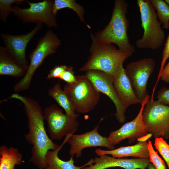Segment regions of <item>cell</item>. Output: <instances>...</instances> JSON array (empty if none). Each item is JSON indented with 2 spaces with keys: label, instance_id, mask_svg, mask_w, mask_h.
<instances>
[{
  "label": "cell",
  "instance_id": "obj_23",
  "mask_svg": "<svg viewBox=\"0 0 169 169\" xmlns=\"http://www.w3.org/2000/svg\"><path fill=\"white\" fill-rule=\"evenodd\" d=\"M156 11V14L160 22L165 29L169 28V6L162 0H150Z\"/></svg>",
  "mask_w": 169,
  "mask_h": 169
},
{
  "label": "cell",
  "instance_id": "obj_7",
  "mask_svg": "<svg viewBox=\"0 0 169 169\" xmlns=\"http://www.w3.org/2000/svg\"><path fill=\"white\" fill-rule=\"evenodd\" d=\"M142 116L148 132L154 137L169 138V106L150 99Z\"/></svg>",
  "mask_w": 169,
  "mask_h": 169
},
{
  "label": "cell",
  "instance_id": "obj_19",
  "mask_svg": "<svg viewBox=\"0 0 169 169\" xmlns=\"http://www.w3.org/2000/svg\"><path fill=\"white\" fill-rule=\"evenodd\" d=\"M26 71L10 56L4 47H0V75L15 77H23Z\"/></svg>",
  "mask_w": 169,
  "mask_h": 169
},
{
  "label": "cell",
  "instance_id": "obj_14",
  "mask_svg": "<svg viewBox=\"0 0 169 169\" xmlns=\"http://www.w3.org/2000/svg\"><path fill=\"white\" fill-rule=\"evenodd\" d=\"M99 127L98 124L90 131L79 135L72 134L67 141L70 146V155L73 156L75 155L78 158L81 156L83 149L90 147L103 146L109 150L115 149L114 146L110 143L108 137L99 134Z\"/></svg>",
  "mask_w": 169,
  "mask_h": 169
},
{
  "label": "cell",
  "instance_id": "obj_8",
  "mask_svg": "<svg viewBox=\"0 0 169 169\" xmlns=\"http://www.w3.org/2000/svg\"><path fill=\"white\" fill-rule=\"evenodd\" d=\"M54 2L52 0H44L32 3L27 1L29 7L22 8L17 5L13 6L12 13L23 23H44L49 28H57L56 15L53 13Z\"/></svg>",
  "mask_w": 169,
  "mask_h": 169
},
{
  "label": "cell",
  "instance_id": "obj_33",
  "mask_svg": "<svg viewBox=\"0 0 169 169\" xmlns=\"http://www.w3.org/2000/svg\"><path fill=\"white\" fill-rule=\"evenodd\" d=\"M164 1L169 6V0H165Z\"/></svg>",
  "mask_w": 169,
  "mask_h": 169
},
{
  "label": "cell",
  "instance_id": "obj_13",
  "mask_svg": "<svg viewBox=\"0 0 169 169\" xmlns=\"http://www.w3.org/2000/svg\"><path fill=\"white\" fill-rule=\"evenodd\" d=\"M85 75L100 92L106 95L114 103L116 109L115 117L120 123H123L126 118L125 111L115 88L113 78L104 72L96 70L87 71Z\"/></svg>",
  "mask_w": 169,
  "mask_h": 169
},
{
  "label": "cell",
  "instance_id": "obj_6",
  "mask_svg": "<svg viewBox=\"0 0 169 169\" xmlns=\"http://www.w3.org/2000/svg\"><path fill=\"white\" fill-rule=\"evenodd\" d=\"M64 90L75 111L81 113L93 109L100 100V92L85 74L76 76V81L65 85Z\"/></svg>",
  "mask_w": 169,
  "mask_h": 169
},
{
  "label": "cell",
  "instance_id": "obj_3",
  "mask_svg": "<svg viewBox=\"0 0 169 169\" xmlns=\"http://www.w3.org/2000/svg\"><path fill=\"white\" fill-rule=\"evenodd\" d=\"M128 7L125 0H115L109 23L103 29L93 34L100 42L115 44L120 50L133 54L135 48L130 43L127 33L129 23L126 16Z\"/></svg>",
  "mask_w": 169,
  "mask_h": 169
},
{
  "label": "cell",
  "instance_id": "obj_15",
  "mask_svg": "<svg viewBox=\"0 0 169 169\" xmlns=\"http://www.w3.org/2000/svg\"><path fill=\"white\" fill-rule=\"evenodd\" d=\"M150 162L148 158H116L107 155L93 159L94 164L82 169H106L119 167L125 169H146Z\"/></svg>",
  "mask_w": 169,
  "mask_h": 169
},
{
  "label": "cell",
  "instance_id": "obj_11",
  "mask_svg": "<svg viewBox=\"0 0 169 169\" xmlns=\"http://www.w3.org/2000/svg\"><path fill=\"white\" fill-rule=\"evenodd\" d=\"M43 23L37 24L28 33L18 35L1 33L5 48L11 58L20 66L25 70L28 65L26 57V50L29 42L39 32L43 27Z\"/></svg>",
  "mask_w": 169,
  "mask_h": 169
},
{
  "label": "cell",
  "instance_id": "obj_16",
  "mask_svg": "<svg viewBox=\"0 0 169 169\" xmlns=\"http://www.w3.org/2000/svg\"><path fill=\"white\" fill-rule=\"evenodd\" d=\"M113 83L125 111L131 105L141 104L125 74L123 63H121L118 68L113 78Z\"/></svg>",
  "mask_w": 169,
  "mask_h": 169
},
{
  "label": "cell",
  "instance_id": "obj_27",
  "mask_svg": "<svg viewBox=\"0 0 169 169\" xmlns=\"http://www.w3.org/2000/svg\"><path fill=\"white\" fill-rule=\"evenodd\" d=\"M169 58V34L167 38L166 42L165 44L162 53V59L161 63L160 70L157 76V78L155 86L153 88L152 92H154L156 87L161 78V74L166 61Z\"/></svg>",
  "mask_w": 169,
  "mask_h": 169
},
{
  "label": "cell",
  "instance_id": "obj_20",
  "mask_svg": "<svg viewBox=\"0 0 169 169\" xmlns=\"http://www.w3.org/2000/svg\"><path fill=\"white\" fill-rule=\"evenodd\" d=\"M0 169H15V166L23 162L22 154L17 149L8 147L3 145L0 147Z\"/></svg>",
  "mask_w": 169,
  "mask_h": 169
},
{
  "label": "cell",
  "instance_id": "obj_31",
  "mask_svg": "<svg viewBox=\"0 0 169 169\" xmlns=\"http://www.w3.org/2000/svg\"><path fill=\"white\" fill-rule=\"evenodd\" d=\"M163 81L169 82V62L163 69L161 78Z\"/></svg>",
  "mask_w": 169,
  "mask_h": 169
},
{
  "label": "cell",
  "instance_id": "obj_24",
  "mask_svg": "<svg viewBox=\"0 0 169 169\" xmlns=\"http://www.w3.org/2000/svg\"><path fill=\"white\" fill-rule=\"evenodd\" d=\"M26 0H0V19L4 23L6 22L7 18L10 13L12 12V5L15 3L22 5Z\"/></svg>",
  "mask_w": 169,
  "mask_h": 169
},
{
  "label": "cell",
  "instance_id": "obj_2",
  "mask_svg": "<svg viewBox=\"0 0 169 169\" xmlns=\"http://www.w3.org/2000/svg\"><path fill=\"white\" fill-rule=\"evenodd\" d=\"M90 36L92 41L89 49L90 55L79 70L87 72L92 70H98L114 78L120 64L132 54L121 51L112 44L98 41L92 33Z\"/></svg>",
  "mask_w": 169,
  "mask_h": 169
},
{
  "label": "cell",
  "instance_id": "obj_28",
  "mask_svg": "<svg viewBox=\"0 0 169 169\" xmlns=\"http://www.w3.org/2000/svg\"><path fill=\"white\" fill-rule=\"evenodd\" d=\"M59 79L66 82L67 84L73 83L76 81V76L72 67L68 66L67 69L60 77Z\"/></svg>",
  "mask_w": 169,
  "mask_h": 169
},
{
  "label": "cell",
  "instance_id": "obj_22",
  "mask_svg": "<svg viewBox=\"0 0 169 169\" xmlns=\"http://www.w3.org/2000/svg\"><path fill=\"white\" fill-rule=\"evenodd\" d=\"M68 8L73 10L76 13L81 22L85 23L87 27L91 28L90 25L85 21L84 9L83 6L77 3L75 0H54L53 7V13L56 15L58 11Z\"/></svg>",
  "mask_w": 169,
  "mask_h": 169
},
{
  "label": "cell",
  "instance_id": "obj_1",
  "mask_svg": "<svg viewBox=\"0 0 169 169\" xmlns=\"http://www.w3.org/2000/svg\"><path fill=\"white\" fill-rule=\"evenodd\" d=\"M10 98L19 100L23 103L28 117V131L25 138L32 146L29 161L38 168L44 169L46 166L45 157L47 152L55 150L59 146L54 143L46 133L42 108L35 100L17 93L12 95Z\"/></svg>",
  "mask_w": 169,
  "mask_h": 169
},
{
  "label": "cell",
  "instance_id": "obj_26",
  "mask_svg": "<svg viewBox=\"0 0 169 169\" xmlns=\"http://www.w3.org/2000/svg\"><path fill=\"white\" fill-rule=\"evenodd\" d=\"M148 142L149 155V158L150 162L153 164L155 169H167L164 161L155 151L151 141L149 140Z\"/></svg>",
  "mask_w": 169,
  "mask_h": 169
},
{
  "label": "cell",
  "instance_id": "obj_32",
  "mask_svg": "<svg viewBox=\"0 0 169 169\" xmlns=\"http://www.w3.org/2000/svg\"><path fill=\"white\" fill-rule=\"evenodd\" d=\"M148 169H155L153 164L150 162L147 166Z\"/></svg>",
  "mask_w": 169,
  "mask_h": 169
},
{
  "label": "cell",
  "instance_id": "obj_18",
  "mask_svg": "<svg viewBox=\"0 0 169 169\" xmlns=\"http://www.w3.org/2000/svg\"><path fill=\"white\" fill-rule=\"evenodd\" d=\"M72 134H69L65 136L62 144L56 149L49 150L47 152L45 157L46 166L44 169H82L87 166L93 164V159H90L82 166H78L74 164L75 161L73 156H72L68 161H63L58 157V152Z\"/></svg>",
  "mask_w": 169,
  "mask_h": 169
},
{
  "label": "cell",
  "instance_id": "obj_5",
  "mask_svg": "<svg viewBox=\"0 0 169 169\" xmlns=\"http://www.w3.org/2000/svg\"><path fill=\"white\" fill-rule=\"evenodd\" d=\"M61 44V40L57 35L52 30H48L39 39L35 48L30 54L28 69L24 76L14 86L15 92H19L29 88L36 70L46 58L55 53Z\"/></svg>",
  "mask_w": 169,
  "mask_h": 169
},
{
  "label": "cell",
  "instance_id": "obj_30",
  "mask_svg": "<svg viewBox=\"0 0 169 169\" xmlns=\"http://www.w3.org/2000/svg\"><path fill=\"white\" fill-rule=\"evenodd\" d=\"M157 100L165 105H169V89L162 88L159 91Z\"/></svg>",
  "mask_w": 169,
  "mask_h": 169
},
{
  "label": "cell",
  "instance_id": "obj_10",
  "mask_svg": "<svg viewBox=\"0 0 169 169\" xmlns=\"http://www.w3.org/2000/svg\"><path fill=\"white\" fill-rule=\"evenodd\" d=\"M155 65V61L153 59L147 58L131 62L125 69L133 91L141 104L148 95L147 84Z\"/></svg>",
  "mask_w": 169,
  "mask_h": 169
},
{
  "label": "cell",
  "instance_id": "obj_12",
  "mask_svg": "<svg viewBox=\"0 0 169 169\" xmlns=\"http://www.w3.org/2000/svg\"><path fill=\"white\" fill-rule=\"evenodd\" d=\"M150 98L148 95L142 101L139 111L134 119L110 133L108 138L112 145L114 146L126 139H128L129 143L131 144L149 133L143 121L142 113L145 106Z\"/></svg>",
  "mask_w": 169,
  "mask_h": 169
},
{
  "label": "cell",
  "instance_id": "obj_25",
  "mask_svg": "<svg viewBox=\"0 0 169 169\" xmlns=\"http://www.w3.org/2000/svg\"><path fill=\"white\" fill-rule=\"evenodd\" d=\"M154 146L162 156L169 169V144L161 137L155 138Z\"/></svg>",
  "mask_w": 169,
  "mask_h": 169
},
{
  "label": "cell",
  "instance_id": "obj_21",
  "mask_svg": "<svg viewBox=\"0 0 169 169\" xmlns=\"http://www.w3.org/2000/svg\"><path fill=\"white\" fill-rule=\"evenodd\" d=\"M49 96L53 99L65 110L66 114L71 117H78L75 110L66 93L59 84H56L48 91Z\"/></svg>",
  "mask_w": 169,
  "mask_h": 169
},
{
  "label": "cell",
  "instance_id": "obj_17",
  "mask_svg": "<svg viewBox=\"0 0 169 169\" xmlns=\"http://www.w3.org/2000/svg\"><path fill=\"white\" fill-rule=\"evenodd\" d=\"M137 140V143L132 146H122L112 150L96 149L95 152L99 156L110 155L114 157L119 158L129 156L137 158H149V155L147 140L141 138Z\"/></svg>",
  "mask_w": 169,
  "mask_h": 169
},
{
  "label": "cell",
  "instance_id": "obj_34",
  "mask_svg": "<svg viewBox=\"0 0 169 169\" xmlns=\"http://www.w3.org/2000/svg\"><path fill=\"white\" fill-rule=\"evenodd\" d=\"M168 144H169V142Z\"/></svg>",
  "mask_w": 169,
  "mask_h": 169
},
{
  "label": "cell",
  "instance_id": "obj_9",
  "mask_svg": "<svg viewBox=\"0 0 169 169\" xmlns=\"http://www.w3.org/2000/svg\"><path fill=\"white\" fill-rule=\"evenodd\" d=\"M43 114L51 139L60 140L65 136L73 134L79 125L78 117H71L64 114L54 104L46 107Z\"/></svg>",
  "mask_w": 169,
  "mask_h": 169
},
{
  "label": "cell",
  "instance_id": "obj_29",
  "mask_svg": "<svg viewBox=\"0 0 169 169\" xmlns=\"http://www.w3.org/2000/svg\"><path fill=\"white\" fill-rule=\"evenodd\" d=\"M68 67V66L64 65H55L50 71L47 77V79H49L53 78L59 79Z\"/></svg>",
  "mask_w": 169,
  "mask_h": 169
},
{
  "label": "cell",
  "instance_id": "obj_4",
  "mask_svg": "<svg viewBox=\"0 0 169 169\" xmlns=\"http://www.w3.org/2000/svg\"><path fill=\"white\" fill-rule=\"evenodd\" d=\"M137 4L144 33L142 38L136 41V45L141 49H158L164 42L165 33L156 10L150 0H137Z\"/></svg>",
  "mask_w": 169,
  "mask_h": 169
}]
</instances>
